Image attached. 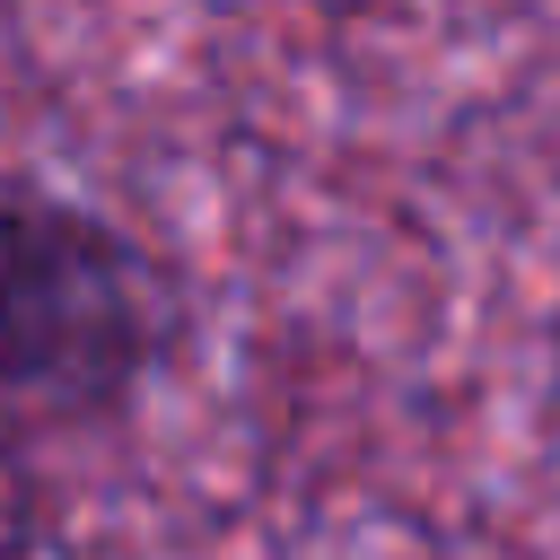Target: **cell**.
<instances>
[{
    "label": "cell",
    "instance_id": "obj_1",
    "mask_svg": "<svg viewBox=\"0 0 560 560\" xmlns=\"http://www.w3.org/2000/svg\"><path fill=\"white\" fill-rule=\"evenodd\" d=\"M192 341L184 271L114 210L0 175V402L35 429L122 420Z\"/></svg>",
    "mask_w": 560,
    "mask_h": 560
},
{
    "label": "cell",
    "instance_id": "obj_2",
    "mask_svg": "<svg viewBox=\"0 0 560 560\" xmlns=\"http://www.w3.org/2000/svg\"><path fill=\"white\" fill-rule=\"evenodd\" d=\"M61 542V490L35 455V420L0 402V560H44Z\"/></svg>",
    "mask_w": 560,
    "mask_h": 560
}]
</instances>
